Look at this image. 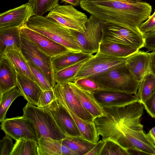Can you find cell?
Returning a JSON list of instances; mask_svg holds the SVG:
<instances>
[{"label":"cell","instance_id":"1","mask_svg":"<svg viewBox=\"0 0 155 155\" xmlns=\"http://www.w3.org/2000/svg\"><path fill=\"white\" fill-rule=\"evenodd\" d=\"M143 104L140 101L118 107L103 108L106 115L95 119L99 135L126 149L136 148L155 155V145L148 138L140 123Z\"/></svg>","mask_w":155,"mask_h":155},{"label":"cell","instance_id":"2","mask_svg":"<svg viewBox=\"0 0 155 155\" xmlns=\"http://www.w3.org/2000/svg\"><path fill=\"white\" fill-rule=\"evenodd\" d=\"M81 8L100 20L138 28L150 15L152 7L141 0H81Z\"/></svg>","mask_w":155,"mask_h":155},{"label":"cell","instance_id":"3","mask_svg":"<svg viewBox=\"0 0 155 155\" xmlns=\"http://www.w3.org/2000/svg\"><path fill=\"white\" fill-rule=\"evenodd\" d=\"M25 25L63 45L71 51H81L70 30L51 18L35 15L29 18Z\"/></svg>","mask_w":155,"mask_h":155},{"label":"cell","instance_id":"4","mask_svg":"<svg viewBox=\"0 0 155 155\" xmlns=\"http://www.w3.org/2000/svg\"><path fill=\"white\" fill-rule=\"evenodd\" d=\"M89 78L98 84L101 90L133 94L137 93L139 83L134 79L125 64Z\"/></svg>","mask_w":155,"mask_h":155},{"label":"cell","instance_id":"5","mask_svg":"<svg viewBox=\"0 0 155 155\" xmlns=\"http://www.w3.org/2000/svg\"><path fill=\"white\" fill-rule=\"evenodd\" d=\"M23 110V116L34 125L38 140L44 137L61 140L67 137L59 127L47 107L39 108L28 102Z\"/></svg>","mask_w":155,"mask_h":155},{"label":"cell","instance_id":"6","mask_svg":"<svg viewBox=\"0 0 155 155\" xmlns=\"http://www.w3.org/2000/svg\"><path fill=\"white\" fill-rule=\"evenodd\" d=\"M101 41L129 46L139 49L143 48L144 36L139 28H131L104 22Z\"/></svg>","mask_w":155,"mask_h":155},{"label":"cell","instance_id":"7","mask_svg":"<svg viewBox=\"0 0 155 155\" xmlns=\"http://www.w3.org/2000/svg\"><path fill=\"white\" fill-rule=\"evenodd\" d=\"M20 51L27 61L33 64L44 74L52 87L55 85L52 58L40 50L25 35L20 34Z\"/></svg>","mask_w":155,"mask_h":155},{"label":"cell","instance_id":"8","mask_svg":"<svg viewBox=\"0 0 155 155\" xmlns=\"http://www.w3.org/2000/svg\"><path fill=\"white\" fill-rule=\"evenodd\" d=\"M104 23V21L91 15L88 18L83 33L70 30L81 51L92 54L97 52Z\"/></svg>","mask_w":155,"mask_h":155},{"label":"cell","instance_id":"9","mask_svg":"<svg viewBox=\"0 0 155 155\" xmlns=\"http://www.w3.org/2000/svg\"><path fill=\"white\" fill-rule=\"evenodd\" d=\"M127 58L115 57L97 52L86 61L71 82L80 78L96 76L124 64Z\"/></svg>","mask_w":155,"mask_h":155},{"label":"cell","instance_id":"10","mask_svg":"<svg viewBox=\"0 0 155 155\" xmlns=\"http://www.w3.org/2000/svg\"><path fill=\"white\" fill-rule=\"evenodd\" d=\"M46 17L70 30L81 33L84 31L88 19L85 14L71 5H59L50 11Z\"/></svg>","mask_w":155,"mask_h":155},{"label":"cell","instance_id":"11","mask_svg":"<svg viewBox=\"0 0 155 155\" xmlns=\"http://www.w3.org/2000/svg\"><path fill=\"white\" fill-rule=\"evenodd\" d=\"M53 89L58 103L69 108L81 119L94 123L95 118L83 106L69 83L56 84Z\"/></svg>","mask_w":155,"mask_h":155},{"label":"cell","instance_id":"12","mask_svg":"<svg viewBox=\"0 0 155 155\" xmlns=\"http://www.w3.org/2000/svg\"><path fill=\"white\" fill-rule=\"evenodd\" d=\"M1 129L6 135L16 140L21 139L38 141L35 128L32 122L23 116L5 119L1 122Z\"/></svg>","mask_w":155,"mask_h":155},{"label":"cell","instance_id":"13","mask_svg":"<svg viewBox=\"0 0 155 155\" xmlns=\"http://www.w3.org/2000/svg\"><path fill=\"white\" fill-rule=\"evenodd\" d=\"M95 99L103 108L118 107L140 101L137 93L133 94L125 92L101 90L93 94Z\"/></svg>","mask_w":155,"mask_h":155},{"label":"cell","instance_id":"14","mask_svg":"<svg viewBox=\"0 0 155 155\" xmlns=\"http://www.w3.org/2000/svg\"><path fill=\"white\" fill-rule=\"evenodd\" d=\"M47 107L59 127L66 136L82 137L71 116L56 99Z\"/></svg>","mask_w":155,"mask_h":155},{"label":"cell","instance_id":"15","mask_svg":"<svg viewBox=\"0 0 155 155\" xmlns=\"http://www.w3.org/2000/svg\"><path fill=\"white\" fill-rule=\"evenodd\" d=\"M21 32L45 54L51 58L70 51L63 45L25 26L21 27Z\"/></svg>","mask_w":155,"mask_h":155},{"label":"cell","instance_id":"16","mask_svg":"<svg viewBox=\"0 0 155 155\" xmlns=\"http://www.w3.org/2000/svg\"><path fill=\"white\" fill-rule=\"evenodd\" d=\"M35 14L28 3L10 9L0 14V29L22 27Z\"/></svg>","mask_w":155,"mask_h":155},{"label":"cell","instance_id":"17","mask_svg":"<svg viewBox=\"0 0 155 155\" xmlns=\"http://www.w3.org/2000/svg\"><path fill=\"white\" fill-rule=\"evenodd\" d=\"M150 53L139 50L127 58L125 65L134 79L140 82L150 72Z\"/></svg>","mask_w":155,"mask_h":155},{"label":"cell","instance_id":"18","mask_svg":"<svg viewBox=\"0 0 155 155\" xmlns=\"http://www.w3.org/2000/svg\"><path fill=\"white\" fill-rule=\"evenodd\" d=\"M16 71V87L28 103L37 106L43 91L36 82L20 72Z\"/></svg>","mask_w":155,"mask_h":155},{"label":"cell","instance_id":"19","mask_svg":"<svg viewBox=\"0 0 155 155\" xmlns=\"http://www.w3.org/2000/svg\"><path fill=\"white\" fill-rule=\"evenodd\" d=\"M21 27H10L0 29V56L3 55L9 51H20Z\"/></svg>","mask_w":155,"mask_h":155},{"label":"cell","instance_id":"20","mask_svg":"<svg viewBox=\"0 0 155 155\" xmlns=\"http://www.w3.org/2000/svg\"><path fill=\"white\" fill-rule=\"evenodd\" d=\"M16 70L5 55L0 56V96L9 90L16 87Z\"/></svg>","mask_w":155,"mask_h":155},{"label":"cell","instance_id":"21","mask_svg":"<svg viewBox=\"0 0 155 155\" xmlns=\"http://www.w3.org/2000/svg\"><path fill=\"white\" fill-rule=\"evenodd\" d=\"M93 54L82 51L76 52L69 51L52 58L54 73L77 64L93 56Z\"/></svg>","mask_w":155,"mask_h":155},{"label":"cell","instance_id":"22","mask_svg":"<svg viewBox=\"0 0 155 155\" xmlns=\"http://www.w3.org/2000/svg\"><path fill=\"white\" fill-rule=\"evenodd\" d=\"M68 83L83 106L95 119L106 115L104 110L97 102L92 94L80 89L73 82Z\"/></svg>","mask_w":155,"mask_h":155},{"label":"cell","instance_id":"23","mask_svg":"<svg viewBox=\"0 0 155 155\" xmlns=\"http://www.w3.org/2000/svg\"><path fill=\"white\" fill-rule=\"evenodd\" d=\"M38 142L39 155H77L72 150L61 143L59 140L42 137Z\"/></svg>","mask_w":155,"mask_h":155},{"label":"cell","instance_id":"24","mask_svg":"<svg viewBox=\"0 0 155 155\" xmlns=\"http://www.w3.org/2000/svg\"><path fill=\"white\" fill-rule=\"evenodd\" d=\"M139 50L137 48L129 46L101 41L97 52L115 57L127 58Z\"/></svg>","mask_w":155,"mask_h":155},{"label":"cell","instance_id":"25","mask_svg":"<svg viewBox=\"0 0 155 155\" xmlns=\"http://www.w3.org/2000/svg\"><path fill=\"white\" fill-rule=\"evenodd\" d=\"M59 141L77 155H85L97 143H94L79 137L67 136L65 138Z\"/></svg>","mask_w":155,"mask_h":155},{"label":"cell","instance_id":"26","mask_svg":"<svg viewBox=\"0 0 155 155\" xmlns=\"http://www.w3.org/2000/svg\"><path fill=\"white\" fill-rule=\"evenodd\" d=\"M4 55L6 56L9 60L16 70L35 82L28 62L21 51H9L6 52Z\"/></svg>","mask_w":155,"mask_h":155},{"label":"cell","instance_id":"27","mask_svg":"<svg viewBox=\"0 0 155 155\" xmlns=\"http://www.w3.org/2000/svg\"><path fill=\"white\" fill-rule=\"evenodd\" d=\"M38 141L21 139L16 140L10 155H39Z\"/></svg>","mask_w":155,"mask_h":155},{"label":"cell","instance_id":"28","mask_svg":"<svg viewBox=\"0 0 155 155\" xmlns=\"http://www.w3.org/2000/svg\"><path fill=\"white\" fill-rule=\"evenodd\" d=\"M155 91V76L151 72L146 74L139 82L137 94L143 104Z\"/></svg>","mask_w":155,"mask_h":155},{"label":"cell","instance_id":"29","mask_svg":"<svg viewBox=\"0 0 155 155\" xmlns=\"http://www.w3.org/2000/svg\"><path fill=\"white\" fill-rule=\"evenodd\" d=\"M89 59L84 60L54 72L53 77L55 84H62L71 82L72 79L78 72L84 64Z\"/></svg>","mask_w":155,"mask_h":155},{"label":"cell","instance_id":"30","mask_svg":"<svg viewBox=\"0 0 155 155\" xmlns=\"http://www.w3.org/2000/svg\"><path fill=\"white\" fill-rule=\"evenodd\" d=\"M22 95L19 89L15 87L5 92L0 96V122L6 118V114L13 102L19 96Z\"/></svg>","mask_w":155,"mask_h":155},{"label":"cell","instance_id":"31","mask_svg":"<svg viewBox=\"0 0 155 155\" xmlns=\"http://www.w3.org/2000/svg\"><path fill=\"white\" fill-rule=\"evenodd\" d=\"M60 0H28V3L33 8L35 15L42 16L59 5Z\"/></svg>","mask_w":155,"mask_h":155},{"label":"cell","instance_id":"32","mask_svg":"<svg viewBox=\"0 0 155 155\" xmlns=\"http://www.w3.org/2000/svg\"><path fill=\"white\" fill-rule=\"evenodd\" d=\"M100 155H129L126 149L112 140H105Z\"/></svg>","mask_w":155,"mask_h":155},{"label":"cell","instance_id":"33","mask_svg":"<svg viewBox=\"0 0 155 155\" xmlns=\"http://www.w3.org/2000/svg\"><path fill=\"white\" fill-rule=\"evenodd\" d=\"M27 61L35 82L42 90L45 91L53 89L43 73L32 63Z\"/></svg>","mask_w":155,"mask_h":155},{"label":"cell","instance_id":"34","mask_svg":"<svg viewBox=\"0 0 155 155\" xmlns=\"http://www.w3.org/2000/svg\"><path fill=\"white\" fill-rule=\"evenodd\" d=\"M73 82L80 89L92 94L101 90L98 84L91 78H80Z\"/></svg>","mask_w":155,"mask_h":155},{"label":"cell","instance_id":"35","mask_svg":"<svg viewBox=\"0 0 155 155\" xmlns=\"http://www.w3.org/2000/svg\"><path fill=\"white\" fill-rule=\"evenodd\" d=\"M56 99V97L53 88L43 91L37 107L41 108L47 107Z\"/></svg>","mask_w":155,"mask_h":155},{"label":"cell","instance_id":"36","mask_svg":"<svg viewBox=\"0 0 155 155\" xmlns=\"http://www.w3.org/2000/svg\"><path fill=\"white\" fill-rule=\"evenodd\" d=\"M138 28L144 36L155 32V9L153 14L142 23Z\"/></svg>","mask_w":155,"mask_h":155},{"label":"cell","instance_id":"37","mask_svg":"<svg viewBox=\"0 0 155 155\" xmlns=\"http://www.w3.org/2000/svg\"><path fill=\"white\" fill-rule=\"evenodd\" d=\"M11 137L8 135L4 136L0 142V155H10L14 144Z\"/></svg>","mask_w":155,"mask_h":155},{"label":"cell","instance_id":"38","mask_svg":"<svg viewBox=\"0 0 155 155\" xmlns=\"http://www.w3.org/2000/svg\"><path fill=\"white\" fill-rule=\"evenodd\" d=\"M143 104L147 112L152 117L155 118V91Z\"/></svg>","mask_w":155,"mask_h":155},{"label":"cell","instance_id":"39","mask_svg":"<svg viewBox=\"0 0 155 155\" xmlns=\"http://www.w3.org/2000/svg\"><path fill=\"white\" fill-rule=\"evenodd\" d=\"M144 43L143 47L149 51H155V32L144 36Z\"/></svg>","mask_w":155,"mask_h":155},{"label":"cell","instance_id":"40","mask_svg":"<svg viewBox=\"0 0 155 155\" xmlns=\"http://www.w3.org/2000/svg\"><path fill=\"white\" fill-rule=\"evenodd\" d=\"M105 143V140L102 139L85 155H100Z\"/></svg>","mask_w":155,"mask_h":155},{"label":"cell","instance_id":"41","mask_svg":"<svg viewBox=\"0 0 155 155\" xmlns=\"http://www.w3.org/2000/svg\"><path fill=\"white\" fill-rule=\"evenodd\" d=\"M150 54V72L155 76V51Z\"/></svg>","mask_w":155,"mask_h":155},{"label":"cell","instance_id":"42","mask_svg":"<svg viewBox=\"0 0 155 155\" xmlns=\"http://www.w3.org/2000/svg\"><path fill=\"white\" fill-rule=\"evenodd\" d=\"M129 155H149L148 153L136 148H129L127 149Z\"/></svg>","mask_w":155,"mask_h":155},{"label":"cell","instance_id":"43","mask_svg":"<svg viewBox=\"0 0 155 155\" xmlns=\"http://www.w3.org/2000/svg\"><path fill=\"white\" fill-rule=\"evenodd\" d=\"M146 134L149 139L155 145V127L150 129Z\"/></svg>","mask_w":155,"mask_h":155},{"label":"cell","instance_id":"44","mask_svg":"<svg viewBox=\"0 0 155 155\" xmlns=\"http://www.w3.org/2000/svg\"><path fill=\"white\" fill-rule=\"evenodd\" d=\"M61 2H65L66 3L70 4L73 6H77L80 5L81 0H60Z\"/></svg>","mask_w":155,"mask_h":155}]
</instances>
